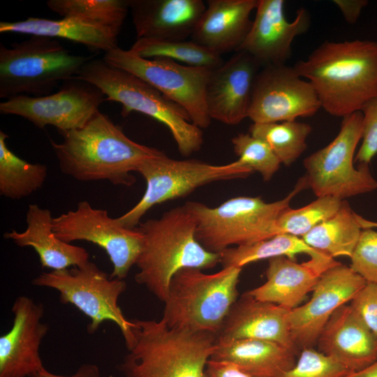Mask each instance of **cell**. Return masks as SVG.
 Returning <instances> with one entry per match:
<instances>
[{
  "instance_id": "obj_34",
  "label": "cell",
  "mask_w": 377,
  "mask_h": 377,
  "mask_svg": "<svg viewBox=\"0 0 377 377\" xmlns=\"http://www.w3.org/2000/svg\"><path fill=\"white\" fill-rule=\"evenodd\" d=\"M343 200L331 196L317 197L316 200L302 207H288L279 218V234L302 237L315 226L335 214Z\"/></svg>"
},
{
  "instance_id": "obj_37",
  "label": "cell",
  "mask_w": 377,
  "mask_h": 377,
  "mask_svg": "<svg viewBox=\"0 0 377 377\" xmlns=\"http://www.w3.org/2000/svg\"><path fill=\"white\" fill-rule=\"evenodd\" d=\"M350 267L367 282L377 283V231L362 230L350 258Z\"/></svg>"
},
{
  "instance_id": "obj_43",
  "label": "cell",
  "mask_w": 377,
  "mask_h": 377,
  "mask_svg": "<svg viewBox=\"0 0 377 377\" xmlns=\"http://www.w3.org/2000/svg\"><path fill=\"white\" fill-rule=\"evenodd\" d=\"M344 377H377V360L367 367L350 372Z\"/></svg>"
},
{
  "instance_id": "obj_39",
  "label": "cell",
  "mask_w": 377,
  "mask_h": 377,
  "mask_svg": "<svg viewBox=\"0 0 377 377\" xmlns=\"http://www.w3.org/2000/svg\"><path fill=\"white\" fill-rule=\"evenodd\" d=\"M350 306L377 336V283L367 282L350 301Z\"/></svg>"
},
{
  "instance_id": "obj_25",
  "label": "cell",
  "mask_w": 377,
  "mask_h": 377,
  "mask_svg": "<svg viewBox=\"0 0 377 377\" xmlns=\"http://www.w3.org/2000/svg\"><path fill=\"white\" fill-rule=\"evenodd\" d=\"M53 218L48 209L30 204L26 214L27 229L4 233L20 247H32L38 253L40 265L52 270L80 267L89 261V254L83 247L59 239L52 230Z\"/></svg>"
},
{
  "instance_id": "obj_31",
  "label": "cell",
  "mask_w": 377,
  "mask_h": 377,
  "mask_svg": "<svg viewBox=\"0 0 377 377\" xmlns=\"http://www.w3.org/2000/svg\"><path fill=\"white\" fill-rule=\"evenodd\" d=\"M142 58H165L183 64L214 70L224 62L221 55L191 40L141 38L129 49Z\"/></svg>"
},
{
  "instance_id": "obj_8",
  "label": "cell",
  "mask_w": 377,
  "mask_h": 377,
  "mask_svg": "<svg viewBox=\"0 0 377 377\" xmlns=\"http://www.w3.org/2000/svg\"><path fill=\"white\" fill-rule=\"evenodd\" d=\"M91 57L75 55L57 40L30 36L10 47L0 44V97L49 95L77 76Z\"/></svg>"
},
{
  "instance_id": "obj_11",
  "label": "cell",
  "mask_w": 377,
  "mask_h": 377,
  "mask_svg": "<svg viewBox=\"0 0 377 377\" xmlns=\"http://www.w3.org/2000/svg\"><path fill=\"white\" fill-rule=\"evenodd\" d=\"M362 136V114L359 111L343 117L335 138L304 160L307 186L317 197L343 200L377 188L369 165L354 167L355 152Z\"/></svg>"
},
{
  "instance_id": "obj_44",
  "label": "cell",
  "mask_w": 377,
  "mask_h": 377,
  "mask_svg": "<svg viewBox=\"0 0 377 377\" xmlns=\"http://www.w3.org/2000/svg\"><path fill=\"white\" fill-rule=\"evenodd\" d=\"M357 219L362 229L377 228V221L367 220L358 214Z\"/></svg>"
},
{
  "instance_id": "obj_23",
  "label": "cell",
  "mask_w": 377,
  "mask_h": 377,
  "mask_svg": "<svg viewBox=\"0 0 377 377\" xmlns=\"http://www.w3.org/2000/svg\"><path fill=\"white\" fill-rule=\"evenodd\" d=\"M289 311L244 293L231 308L216 338L269 341L296 352L288 325Z\"/></svg>"
},
{
  "instance_id": "obj_32",
  "label": "cell",
  "mask_w": 377,
  "mask_h": 377,
  "mask_svg": "<svg viewBox=\"0 0 377 377\" xmlns=\"http://www.w3.org/2000/svg\"><path fill=\"white\" fill-rule=\"evenodd\" d=\"M311 130L309 124L295 120L253 123L249 133L265 141L281 163L289 166L306 150V139Z\"/></svg>"
},
{
  "instance_id": "obj_29",
  "label": "cell",
  "mask_w": 377,
  "mask_h": 377,
  "mask_svg": "<svg viewBox=\"0 0 377 377\" xmlns=\"http://www.w3.org/2000/svg\"><path fill=\"white\" fill-rule=\"evenodd\" d=\"M301 253L307 254L310 258L327 256L309 246L302 238L287 233L277 234L251 244L230 247L219 253L220 263L223 267L240 268L249 263L279 256L295 260V256Z\"/></svg>"
},
{
  "instance_id": "obj_28",
  "label": "cell",
  "mask_w": 377,
  "mask_h": 377,
  "mask_svg": "<svg viewBox=\"0 0 377 377\" xmlns=\"http://www.w3.org/2000/svg\"><path fill=\"white\" fill-rule=\"evenodd\" d=\"M362 228L348 202L343 201L338 212L304 235L302 239L311 247L334 258H351Z\"/></svg>"
},
{
  "instance_id": "obj_20",
  "label": "cell",
  "mask_w": 377,
  "mask_h": 377,
  "mask_svg": "<svg viewBox=\"0 0 377 377\" xmlns=\"http://www.w3.org/2000/svg\"><path fill=\"white\" fill-rule=\"evenodd\" d=\"M268 260L266 281L246 294L290 310L300 305L326 270L339 263L328 256L302 263L286 256Z\"/></svg>"
},
{
  "instance_id": "obj_14",
  "label": "cell",
  "mask_w": 377,
  "mask_h": 377,
  "mask_svg": "<svg viewBox=\"0 0 377 377\" xmlns=\"http://www.w3.org/2000/svg\"><path fill=\"white\" fill-rule=\"evenodd\" d=\"M104 101L99 89L74 77L49 95L6 99L0 103V112L22 117L39 128L52 126L61 133L83 127L99 112Z\"/></svg>"
},
{
  "instance_id": "obj_1",
  "label": "cell",
  "mask_w": 377,
  "mask_h": 377,
  "mask_svg": "<svg viewBox=\"0 0 377 377\" xmlns=\"http://www.w3.org/2000/svg\"><path fill=\"white\" fill-rule=\"evenodd\" d=\"M60 142L50 141L62 173L80 182L107 180L130 186L147 160L165 153L138 143L100 111L83 127L60 133Z\"/></svg>"
},
{
  "instance_id": "obj_3",
  "label": "cell",
  "mask_w": 377,
  "mask_h": 377,
  "mask_svg": "<svg viewBox=\"0 0 377 377\" xmlns=\"http://www.w3.org/2000/svg\"><path fill=\"white\" fill-rule=\"evenodd\" d=\"M139 225L142 243L135 280L163 302L177 272L212 269L221 263L219 253L208 251L196 239L195 219L184 205Z\"/></svg>"
},
{
  "instance_id": "obj_18",
  "label": "cell",
  "mask_w": 377,
  "mask_h": 377,
  "mask_svg": "<svg viewBox=\"0 0 377 377\" xmlns=\"http://www.w3.org/2000/svg\"><path fill=\"white\" fill-rule=\"evenodd\" d=\"M11 311L12 327L0 337V377H32L44 367L39 353L49 330L41 322L44 306L21 295L15 299Z\"/></svg>"
},
{
  "instance_id": "obj_9",
  "label": "cell",
  "mask_w": 377,
  "mask_h": 377,
  "mask_svg": "<svg viewBox=\"0 0 377 377\" xmlns=\"http://www.w3.org/2000/svg\"><path fill=\"white\" fill-rule=\"evenodd\" d=\"M138 172L146 182L145 193L135 205L117 218L128 228H135L142 216L156 205L188 195L202 186L245 178L253 172L237 161L213 165L198 159H173L164 154L147 160Z\"/></svg>"
},
{
  "instance_id": "obj_27",
  "label": "cell",
  "mask_w": 377,
  "mask_h": 377,
  "mask_svg": "<svg viewBox=\"0 0 377 377\" xmlns=\"http://www.w3.org/2000/svg\"><path fill=\"white\" fill-rule=\"evenodd\" d=\"M0 33L61 38L105 53L118 47L119 34L117 32L76 17H64L59 20L31 17L17 22L2 21Z\"/></svg>"
},
{
  "instance_id": "obj_24",
  "label": "cell",
  "mask_w": 377,
  "mask_h": 377,
  "mask_svg": "<svg viewBox=\"0 0 377 377\" xmlns=\"http://www.w3.org/2000/svg\"><path fill=\"white\" fill-rule=\"evenodd\" d=\"M258 0H208L191 38L219 54L237 51L247 36Z\"/></svg>"
},
{
  "instance_id": "obj_4",
  "label": "cell",
  "mask_w": 377,
  "mask_h": 377,
  "mask_svg": "<svg viewBox=\"0 0 377 377\" xmlns=\"http://www.w3.org/2000/svg\"><path fill=\"white\" fill-rule=\"evenodd\" d=\"M132 322L133 339L119 367L125 377H205L216 336L172 328L162 318Z\"/></svg>"
},
{
  "instance_id": "obj_21",
  "label": "cell",
  "mask_w": 377,
  "mask_h": 377,
  "mask_svg": "<svg viewBox=\"0 0 377 377\" xmlns=\"http://www.w3.org/2000/svg\"><path fill=\"white\" fill-rule=\"evenodd\" d=\"M316 343L319 351L350 372L363 369L377 360V336L350 305L344 304L333 313Z\"/></svg>"
},
{
  "instance_id": "obj_19",
  "label": "cell",
  "mask_w": 377,
  "mask_h": 377,
  "mask_svg": "<svg viewBox=\"0 0 377 377\" xmlns=\"http://www.w3.org/2000/svg\"><path fill=\"white\" fill-rule=\"evenodd\" d=\"M260 68L249 54L238 51L212 71L206 87L212 119L234 126L247 117L254 80Z\"/></svg>"
},
{
  "instance_id": "obj_41",
  "label": "cell",
  "mask_w": 377,
  "mask_h": 377,
  "mask_svg": "<svg viewBox=\"0 0 377 377\" xmlns=\"http://www.w3.org/2000/svg\"><path fill=\"white\" fill-rule=\"evenodd\" d=\"M333 2L349 24L357 22L362 9L368 4L366 0H334Z\"/></svg>"
},
{
  "instance_id": "obj_10",
  "label": "cell",
  "mask_w": 377,
  "mask_h": 377,
  "mask_svg": "<svg viewBox=\"0 0 377 377\" xmlns=\"http://www.w3.org/2000/svg\"><path fill=\"white\" fill-rule=\"evenodd\" d=\"M32 285L54 289L63 304H71L90 319L87 332L95 333L107 320L119 328L128 347L133 339L132 320H128L118 305V299L126 289L124 280L111 279L92 262L80 267L43 272Z\"/></svg>"
},
{
  "instance_id": "obj_5",
  "label": "cell",
  "mask_w": 377,
  "mask_h": 377,
  "mask_svg": "<svg viewBox=\"0 0 377 377\" xmlns=\"http://www.w3.org/2000/svg\"><path fill=\"white\" fill-rule=\"evenodd\" d=\"M307 187L302 177L286 197L272 202L259 197L238 196L216 207L196 201L184 205L195 219L198 241L208 251L219 253L232 246L251 244L279 234V216Z\"/></svg>"
},
{
  "instance_id": "obj_16",
  "label": "cell",
  "mask_w": 377,
  "mask_h": 377,
  "mask_svg": "<svg viewBox=\"0 0 377 377\" xmlns=\"http://www.w3.org/2000/svg\"><path fill=\"white\" fill-rule=\"evenodd\" d=\"M367 281L350 267L339 263L326 270L311 299L288 313V325L297 348H311L333 313L350 302Z\"/></svg>"
},
{
  "instance_id": "obj_2",
  "label": "cell",
  "mask_w": 377,
  "mask_h": 377,
  "mask_svg": "<svg viewBox=\"0 0 377 377\" xmlns=\"http://www.w3.org/2000/svg\"><path fill=\"white\" fill-rule=\"evenodd\" d=\"M293 68L312 84L331 115L361 111L377 96V41H325Z\"/></svg>"
},
{
  "instance_id": "obj_35",
  "label": "cell",
  "mask_w": 377,
  "mask_h": 377,
  "mask_svg": "<svg viewBox=\"0 0 377 377\" xmlns=\"http://www.w3.org/2000/svg\"><path fill=\"white\" fill-rule=\"evenodd\" d=\"M233 150L242 165L258 172L265 182L269 181L277 172L281 162L269 145L249 133H239L231 139Z\"/></svg>"
},
{
  "instance_id": "obj_12",
  "label": "cell",
  "mask_w": 377,
  "mask_h": 377,
  "mask_svg": "<svg viewBox=\"0 0 377 377\" xmlns=\"http://www.w3.org/2000/svg\"><path fill=\"white\" fill-rule=\"evenodd\" d=\"M103 59L156 88L183 108L195 126L202 129L210 125L206 87L212 70L165 58H142L130 50L119 47L105 52Z\"/></svg>"
},
{
  "instance_id": "obj_38",
  "label": "cell",
  "mask_w": 377,
  "mask_h": 377,
  "mask_svg": "<svg viewBox=\"0 0 377 377\" xmlns=\"http://www.w3.org/2000/svg\"><path fill=\"white\" fill-rule=\"evenodd\" d=\"M362 114V144L355 162L369 165L377 154V96L368 101L361 110Z\"/></svg>"
},
{
  "instance_id": "obj_36",
  "label": "cell",
  "mask_w": 377,
  "mask_h": 377,
  "mask_svg": "<svg viewBox=\"0 0 377 377\" xmlns=\"http://www.w3.org/2000/svg\"><path fill=\"white\" fill-rule=\"evenodd\" d=\"M350 371L312 347L304 348L295 366L280 377H344Z\"/></svg>"
},
{
  "instance_id": "obj_22",
  "label": "cell",
  "mask_w": 377,
  "mask_h": 377,
  "mask_svg": "<svg viewBox=\"0 0 377 377\" xmlns=\"http://www.w3.org/2000/svg\"><path fill=\"white\" fill-rule=\"evenodd\" d=\"M137 39L184 40L206 9L202 0H128Z\"/></svg>"
},
{
  "instance_id": "obj_7",
  "label": "cell",
  "mask_w": 377,
  "mask_h": 377,
  "mask_svg": "<svg viewBox=\"0 0 377 377\" xmlns=\"http://www.w3.org/2000/svg\"><path fill=\"white\" fill-rule=\"evenodd\" d=\"M241 272L235 266L213 274L181 269L170 281L162 319L172 328L217 337L237 300Z\"/></svg>"
},
{
  "instance_id": "obj_40",
  "label": "cell",
  "mask_w": 377,
  "mask_h": 377,
  "mask_svg": "<svg viewBox=\"0 0 377 377\" xmlns=\"http://www.w3.org/2000/svg\"><path fill=\"white\" fill-rule=\"evenodd\" d=\"M205 377H251L241 371L234 364L209 360L205 371Z\"/></svg>"
},
{
  "instance_id": "obj_15",
  "label": "cell",
  "mask_w": 377,
  "mask_h": 377,
  "mask_svg": "<svg viewBox=\"0 0 377 377\" xmlns=\"http://www.w3.org/2000/svg\"><path fill=\"white\" fill-rule=\"evenodd\" d=\"M320 108L313 87L293 66L272 65L255 77L247 117L258 124L295 121L314 115Z\"/></svg>"
},
{
  "instance_id": "obj_13",
  "label": "cell",
  "mask_w": 377,
  "mask_h": 377,
  "mask_svg": "<svg viewBox=\"0 0 377 377\" xmlns=\"http://www.w3.org/2000/svg\"><path fill=\"white\" fill-rule=\"evenodd\" d=\"M52 230L65 242L84 240L102 248L112 264L111 279L124 280L141 251L142 235L138 228L121 226L105 209L95 208L87 200L54 217Z\"/></svg>"
},
{
  "instance_id": "obj_42",
  "label": "cell",
  "mask_w": 377,
  "mask_h": 377,
  "mask_svg": "<svg viewBox=\"0 0 377 377\" xmlns=\"http://www.w3.org/2000/svg\"><path fill=\"white\" fill-rule=\"evenodd\" d=\"M32 377H101L99 367L92 363L82 364L72 375L61 376L52 374L43 367Z\"/></svg>"
},
{
  "instance_id": "obj_26",
  "label": "cell",
  "mask_w": 377,
  "mask_h": 377,
  "mask_svg": "<svg viewBox=\"0 0 377 377\" xmlns=\"http://www.w3.org/2000/svg\"><path fill=\"white\" fill-rule=\"evenodd\" d=\"M295 353L269 341L216 338L210 360L232 364L251 377H280L295 366Z\"/></svg>"
},
{
  "instance_id": "obj_6",
  "label": "cell",
  "mask_w": 377,
  "mask_h": 377,
  "mask_svg": "<svg viewBox=\"0 0 377 377\" xmlns=\"http://www.w3.org/2000/svg\"><path fill=\"white\" fill-rule=\"evenodd\" d=\"M75 77L99 89L105 101L121 103L123 117L138 112L163 124L183 156L201 149L202 129L191 121L186 112L136 75L109 64L103 59H90Z\"/></svg>"
},
{
  "instance_id": "obj_33",
  "label": "cell",
  "mask_w": 377,
  "mask_h": 377,
  "mask_svg": "<svg viewBox=\"0 0 377 377\" xmlns=\"http://www.w3.org/2000/svg\"><path fill=\"white\" fill-rule=\"evenodd\" d=\"M47 6L64 17H80L118 34L129 10L128 0H49Z\"/></svg>"
},
{
  "instance_id": "obj_30",
  "label": "cell",
  "mask_w": 377,
  "mask_h": 377,
  "mask_svg": "<svg viewBox=\"0 0 377 377\" xmlns=\"http://www.w3.org/2000/svg\"><path fill=\"white\" fill-rule=\"evenodd\" d=\"M8 138L0 131V194L11 200H20L43 186L47 168L18 157L8 147Z\"/></svg>"
},
{
  "instance_id": "obj_17",
  "label": "cell",
  "mask_w": 377,
  "mask_h": 377,
  "mask_svg": "<svg viewBox=\"0 0 377 377\" xmlns=\"http://www.w3.org/2000/svg\"><path fill=\"white\" fill-rule=\"evenodd\" d=\"M284 6L283 0H258L251 29L237 52L249 54L262 68L286 64L293 40L308 31L311 20L307 10L300 8L289 22Z\"/></svg>"
}]
</instances>
